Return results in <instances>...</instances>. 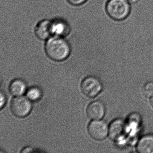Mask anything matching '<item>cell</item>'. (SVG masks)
<instances>
[{
    "instance_id": "obj_5",
    "label": "cell",
    "mask_w": 153,
    "mask_h": 153,
    "mask_svg": "<svg viewBox=\"0 0 153 153\" xmlns=\"http://www.w3.org/2000/svg\"><path fill=\"white\" fill-rule=\"evenodd\" d=\"M88 131L89 135L93 139L102 140L105 139L108 135L109 127L105 122L95 120L89 123Z\"/></svg>"
},
{
    "instance_id": "obj_12",
    "label": "cell",
    "mask_w": 153,
    "mask_h": 153,
    "mask_svg": "<svg viewBox=\"0 0 153 153\" xmlns=\"http://www.w3.org/2000/svg\"><path fill=\"white\" fill-rule=\"evenodd\" d=\"M42 93L39 88L33 87L30 88L26 93L27 97L33 102H36L42 98Z\"/></svg>"
},
{
    "instance_id": "obj_7",
    "label": "cell",
    "mask_w": 153,
    "mask_h": 153,
    "mask_svg": "<svg viewBox=\"0 0 153 153\" xmlns=\"http://www.w3.org/2000/svg\"><path fill=\"white\" fill-rule=\"evenodd\" d=\"M86 112L87 116L89 119L100 120L105 114V106L101 101H94L89 104L87 108Z\"/></svg>"
},
{
    "instance_id": "obj_16",
    "label": "cell",
    "mask_w": 153,
    "mask_h": 153,
    "mask_svg": "<svg viewBox=\"0 0 153 153\" xmlns=\"http://www.w3.org/2000/svg\"><path fill=\"white\" fill-rule=\"evenodd\" d=\"M33 151V149L31 148H25V149H23V151H21L22 152H32Z\"/></svg>"
},
{
    "instance_id": "obj_15",
    "label": "cell",
    "mask_w": 153,
    "mask_h": 153,
    "mask_svg": "<svg viewBox=\"0 0 153 153\" xmlns=\"http://www.w3.org/2000/svg\"><path fill=\"white\" fill-rule=\"evenodd\" d=\"M1 108L2 109L6 102V97L4 93L1 92Z\"/></svg>"
},
{
    "instance_id": "obj_6",
    "label": "cell",
    "mask_w": 153,
    "mask_h": 153,
    "mask_svg": "<svg viewBox=\"0 0 153 153\" xmlns=\"http://www.w3.org/2000/svg\"><path fill=\"white\" fill-rule=\"evenodd\" d=\"M127 128L126 123L122 119H116L113 121L109 127V138L114 141L123 138L126 134Z\"/></svg>"
},
{
    "instance_id": "obj_11",
    "label": "cell",
    "mask_w": 153,
    "mask_h": 153,
    "mask_svg": "<svg viewBox=\"0 0 153 153\" xmlns=\"http://www.w3.org/2000/svg\"><path fill=\"white\" fill-rule=\"evenodd\" d=\"M53 35L58 36H65L69 33L68 25L65 21L56 20L52 21Z\"/></svg>"
},
{
    "instance_id": "obj_3",
    "label": "cell",
    "mask_w": 153,
    "mask_h": 153,
    "mask_svg": "<svg viewBox=\"0 0 153 153\" xmlns=\"http://www.w3.org/2000/svg\"><path fill=\"white\" fill-rule=\"evenodd\" d=\"M80 88L85 95L93 98L101 93L102 89V85L99 79L96 77L89 76L82 80Z\"/></svg>"
},
{
    "instance_id": "obj_4",
    "label": "cell",
    "mask_w": 153,
    "mask_h": 153,
    "mask_svg": "<svg viewBox=\"0 0 153 153\" xmlns=\"http://www.w3.org/2000/svg\"><path fill=\"white\" fill-rule=\"evenodd\" d=\"M32 104L27 97L21 96L12 99L10 109L12 113L19 118H24L28 115L31 112Z\"/></svg>"
},
{
    "instance_id": "obj_2",
    "label": "cell",
    "mask_w": 153,
    "mask_h": 153,
    "mask_svg": "<svg viewBox=\"0 0 153 153\" xmlns=\"http://www.w3.org/2000/svg\"><path fill=\"white\" fill-rule=\"evenodd\" d=\"M105 10L112 19L122 21L129 15L130 4L127 0H108L105 6Z\"/></svg>"
},
{
    "instance_id": "obj_18",
    "label": "cell",
    "mask_w": 153,
    "mask_h": 153,
    "mask_svg": "<svg viewBox=\"0 0 153 153\" xmlns=\"http://www.w3.org/2000/svg\"><path fill=\"white\" fill-rule=\"evenodd\" d=\"M150 103L151 106L153 108V96H152L150 99Z\"/></svg>"
},
{
    "instance_id": "obj_13",
    "label": "cell",
    "mask_w": 153,
    "mask_h": 153,
    "mask_svg": "<svg viewBox=\"0 0 153 153\" xmlns=\"http://www.w3.org/2000/svg\"><path fill=\"white\" fill-rule=\"evenodd\" d=\"M141 92L146 97H151L153 96V82H148L146 83L142 87Z\"/></svg>"
},
{
    "instance_id": "obj_1",
    "label": "cell",
    "mask_w": 153,
    "mask_h": 153,
    "mask_svg": "<svg viewBox=\"0 0 153 153\" xmlns=\"http://www.w3.org/2000/svg\"><path fill=\"white\" fill-rule=\"evenodd\" d=\"M46 54L54 61H62L69 56L71 47L67 41L60 36L51 37L45 45Z\"/></svg>"
},
{
    "instance_id": "obj_9",
    "label": "cell",
    "mask_w": 153,
    "mask_h": 153,
    "mask_svg": "<svg viewBox=\"0 0 153 153\" xmlns=\"http://www.w3.org/2000/svg\"><path fill=\"white\" fill-rule=\"evenodd\" d=\"M137 150L140 153H153V135L142 137L137 144Z\"/></svg>"
},
{
    "instance_id": "obj_8",
    "label": "cell",
    "mask_w": 153,
    "mask_h": 153,
    "mask_svg": "<svg viewBox=\"0 0 153 153\" xmlns=\"http://www.w3.org/2000/svg\"><path fill=\"white\" fill-rule=\"evenodd\" d=\"M35 34L40 40H45L53 35L52 21L44 20L39 22L35 27Z\"/></svg>"
},
{
    "instance_id": "obj_14",
    "label": "cell",
    "mask_w": 153,
    "mask_h": 153,
    "mask_svg": "<svg viewBox=\"0 0 153 153\" xmlns=\"http://www.w3.org/2000/svg\"><path fill=\"white\" fill-rule=\"evenodd\" d=\"M87 0H68L69 3L74 6H79L86 2Z\"/></svg>"
},
{
    "instance_id": "obj_17",
    "label": "cell",
    "mask_w": 153,
    "mask_h": 153,
    "mask_svg": "<svg viewBox=\"0 0 153 153\" xmlns=\"http://www.w3.org/2000/svg\"><path fill=\"white\" fill-rule=\"evenodd\" d=\"M127 1L130 4H136L139 1V0H127Z\"/></svg>"
},
{
    "instance_id": "obj_10",
    "label": "cell",
    "mask_w": 153,
    "mask_h": 153,
    "mask_svg": "<svg viewBox=\"0 0 153 153\" xmlns=\"http://www.w3.org/2000/svg\"><path fill=\"white\" fill-rule=\"evenodd\" d=\"M9 89L12 95L15 96H22L26 91V84L23 79H17L10 83Z\"/></svg>"
}]
</instances>
